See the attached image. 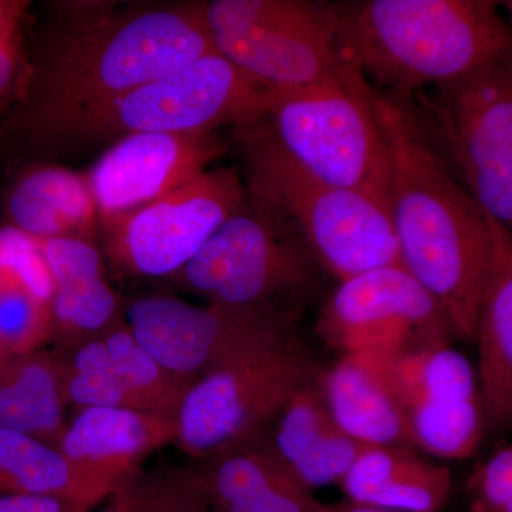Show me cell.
I'll return each instance as SVG.
<instances>
[{"instance_id":"cb8c5ba5","label":"cell","mask_w":512,"mask_h":512,"mask_svg":"<svg viewBox=\"0 0 512 512\" xmlns=\"http://www.w3.org/2000/svg\"><path fill=\"white\" fill-rule=\"evenodd\" d=\"M64 366L59 350H37L0 363V429L60 448L66 430Z\"/></svg>"},{"instance_id":"8992f818","label":"cell","mask_w":512,"mask_h":512,"mask_svg":"<svg viewBox=\"0 0 512 512\" xmlns=\"http://www.w3.org/2000/svg\"><path fill=\"white\" fill-rule=\"evenodd\" d=\"M373 96L363 73L348 63L312 86L272 90L262 119L279 147L313 178L389 204V147Z\"/></svg>"},{"instance_id":"52a82bcc","label":"cell","mask_w":512,"mask_h":512,"mask_svg":"<svg viewBox=\"0 0 512 512\" xmlns=\"http://www.w3.org/2000/svg\"><path fill=\"white\" fill-rule=\"evenodd\" d=\"M320 271L293 229L256 205L245 204L167 279L208 305L301 315L318 291Z\"/></svg>"},{"instance_id":"30bf717a","label":"cell","mask_w":512,"mask_h":512,"mask_svg":"<svg viewBox=\"0 0 512 512\" xmlns=\"http://www.w3.org/2000/svg\"><path fill=\"white\" fill-rule=\"evenodd\" d=\"M316 330L340 356L387 360L456 338L443 306L402 265L340 281Z\"/></svg>"},{"instance_id":"603a6c76","label":"cell","mask_w":512,"mask_h":512,"mask_svg":"<svg viewBox=\"0 0 512 512\" xmlns=\"http://www.w3.org/2000/svg\"><path fill=\"white\" fill-rule=\"evenodd\" d=\"M348 501L394 512H440L453 491L447 464L407 447H370L338 484Z\"/></svg>"},{"instance_id":"6da1fadb","label":"cell","mask_w":512,"mask_h":512,"mask_svg":"<svg viewBox=\"0 0 512 512\" xmlns=\"http://www.w3.org/2000/svg\"><path fill=\"white\" fill-rule=\"evenodd\" d=\"M214 52L197 3L64 8L29 50L22 94L0 117V147L19 158L62 121Z\"/></svg>"},{"instance_id":"e0dca14e","label":"cell","mask_w":512,"mask_h":512,"mask_svg":"<svg viewBox=\"0 0 512 512\" xmlns=\"http://www.w3.org/2000/svg\"><path fill=\"white\" fill-rule=\"evenodd\" d=\"M195 467L212 512H322L271 446L268 431Z\"/></svg>"},{"instance_id":"8fae6325","label":"cell","mask_w":512,"mask_h":512,"mask_svg":"<svg viewBox=\"0 0 512 512\" xmlns=\"http://www.w3.org/2000/svg\"><path fill=\"white\" fill-rule=\"evenodd\" d=\"M245 204L247 195L234 171H205L160 200L101 221L100 237L110 261L124 274L170 278Z\"/></svg>"},{"instance_id":"83f0119b","label":"cell","mask_w":512,"mask_h":512,"mask_svg":"<svg viewBox=\"0 0 512 512\" xmlns=\"http://www.w3.org/2000/svg\"><path fill=\"white\" fill-rule=\"evenodd\" d=\"M53 340L52 306L0 278V363L30 355Z\"/></svg>"},{"instance_id":"44dd1931","label":"cell","mask_w":512,"mask_h":512,"mask_svg":"<svg viewBox=\"0 0 512 512\" xmlns=\"http://www.w3.org/2000/svg\"><path fill=\"white\" fill-rule=\"evenodd\" d=\"M493 259L476 340L478 386L487 434H512V231L493 217Z\"/></svg>"},{"instance_id":"5b68a950","label":"cell","mask_w":512,"mask_h":512,"mask_svg":"<svg viewBox=\"0 0 512 512\" xmlns=\"http://www.w3.org/2000/svg\"><path fill=\"white\" fill-rule=\"evenodd\" d=\"M269 101L271 89L214 52L62 121L33 141L20 160L36 163L79 147H110L136 134L237 128L262 119Z\"/></svg>"},{"instance_id":"d4e9b609","label":"cell","mask_w":512,"mask_h":512,"mask_svg":"<svg viewBox=\"0 0 512 512\" xmlns=\"http://www.w3.org/2000/svg\"><path fill=\"white\" fill-rule=\"evenodd\" d=\"M0 494L46 495L90 510L113 493L73 466L59 447L0 429Z\"/></svg>"},{"instance_id":"f546056e","label":"cell","mask_w":512,"mask_h":512,"mask_svg":"<svg viewBox=\"0 0 512 512\" xmlns=\"http://www.w3.org/2000/svg\"><path fill=\"white\" fill-rule=\"evenodd\" d=\"M467 495L470 512H512V441L473 468Z\"/></svg>"},{"instance_id":"484cf974","label":"cell","mask_w":512,"mask_h":512,"mask_svg":"<svg viewBox=\"0 0 512 512\" xmlns=\"http://www.w3.org/2000/svg\"><path fill=\"white\" fill-rule=\"evenodd\" d=\"M110 379L123 396L126 409L177 421L188 390L197 379L175 375L138 345L126 322L103 335Z\"/></svg>"},{"instance_id":"4316f807","label":"cell","mask_w":512,"mask_h":512,"mask_svg":"<svg viewBox=\"0 0 512 512\" xmlns=\"http://www.w3.org/2000/svg\"><path fill=\"white\" fill-rule=\"evenodd\" d=\"M99 512H212L195 467L138 471Z\"/></svg>"},{"instance_id":"277c9868","label":"cell","mask_w":512,"mask_h":512,"mask_svg":"<svg viewBox=\"0 0 512 512\" xmlns=\"http://www.w3.org/2000/svg\"><path fill=\"white\" fill-rule=\"evenodd\" d=\"M235 131L252 204L293 229L323 271L340 282L402 265L387 202L313 178L279 147L264 119Z\"/></svg>"},{"instance_id":"7a4b0ae2","label":"cell","mask_w":512,"mask_h":512,"mask_svg":"<svg viewBox=\"0 0 512 512\" xmlns=\"http://www.w3.org/2000/svg\"><path fill=\"white\" fill-rule=\"evenodd\" d=\"M390 154V217L400 262L474 343L493 259L490 220L448 174L399 96H373Z\"/></svg>"},{"instance_id":"2e32d148","label":"cell","mask_w":512,"mask_h":512,"mask_svg":"<svg viewBox=\"0 0 512 512\" xmlns=\"http://www.w3.org/2000/svg\"><path fill=\"white\" fill-rule=\"evenodd\" d=\"M177 439V421L136 410L84 407L67 423L60 450L73 466L109 488L141 470L144 458Z\"/></svg>"},{"instance_id":"836d02e7","label":"cell","mask_w":512,"mask_h":512,"mask_svg":"<svg viewBox=\"0 0 512 512\" xmlns=\"http://www.w3.org/2000/svg\"><path fill=\"white\" fill-rule=\"evenodd\" d=\"M322 512H394L387 510H380V508L366 507V505H359L352 503V501H340L335 504H323Z\"/></svg>"},{"instance_id":"5bb4252c","label":"cell","mask_w":512,"mask_h":512,"mask_svg":"<svg viewBox=\"0 0 512 512\" xmlns=\"http://www.w3.org/2000/svg\"><path fill=\"white\" fill-rule=\"evenodd\" d=\"M413 448L439 461L467 460L485 436L476 366L451 343L387 360Z\"/></svg>"},{"instance_id":"d6986e66","label":"cell","mask_w":512,"mask_h":512,"mask_svg":"<svg viewBox=\"0 0 512 512\" xmlns=\"http://www.w3.org/2000/svg\"><path fill=\"white\" fill-rule=\"evenodd\" d=\"M315 380L330 416L352 439L370 447L413 448L387 359L340 356L320 367Z\"/></svg>"},{"instance_id":"f1b7e54d","label":"cell","mask_w":512,"mask_h":512,"mask_svg":"<svg viewBox=\"0 0 512 512\" xmlns=\"http://www.w3.org/2000/svg\"><path fill=\"white\" fill-rule=\"evenodd\" d=\"M0 278L16 282L52 306L55 281L39 239L8 224L0 225Z\"/></svg>"},{"instance_id":"ffe728a7","label":"cell","mask_w":512,"mask_h":512,"mask_svg":"<svg viewBox=\"0 0 512 512\" xmlns=\"http://www.w3.org/2000/svg\"><path fill=\"white\" fill-rule=\"evenodd\" d=\"M3 224L37 239L94 242L101 232L99 207L87 175L47 161L26 164L2 198Z\"/></svg>"},{"instance_id":"9a60e30c","label":"cell","mask_w":512,"mask_h":512,"mask_svg":"<svg viewBox=\"0 0 512 512\" xmlns=\"http://www.w3.org/2000/svg\"><path fill=\"white\" fill-rule=\"evenodd\" d=\"M220 156L214 133H146L117 141L87 173L101 221L184 187Z\"/></svg>"},{"instance_id":"ba28073f","label":"cell","mask_w":512,"mask_h":512,"mask_svg":"<svg viewBox=\"0 0 512 512\" xmlns=\"http://www.w3.org/2000/svg\"><path fill=\"white\" fill-rule=\"evenodd\" d=\"M200 6L215 50L268 89L312 86L349 63L328 3L215 0Z\"/></svg>"},{"instance_id":"4dcf8cb0","label":"cell","mask_w":512,"mask_h":512,"mask_svg":"<svg viewBox=\"0 0 512 512\" xmlns=\"http://www.w3.org/2000/svg\"><path fill=\"white\" fill-rule=\"evenodd\" d=\"M28 67L29 50L23 29L0 43V117L19 100Z\"/></svg>"},{"instance_id":"d6a6232c","label":"cell","mask_w":512,"mask_h":512,"mask_svg":"<svg viewBox=\"0 0 512 512\" xmlns=\"http://www.w3.org/2000/svg\"><path fill=\"white\" fill-rule=\"evenodd\" d=\"M29 6L25 0H0V43L25 29Z\"/></svg>"},{"instance_id":"7c38bea8","label":"cell","mask_w":512,"mask_h":512,"mask_svg":"<svg viewBox=\"0 0 512 512\" xmlns=\"http://www.w3.org/2000/svg\"><path fill=\"white\" fill-rule=\"evenodd\" d=\"M299 316L195 306L164 295L124 305V322L138 345L175 375L197 380L255 350L296 338Z\"/></svg>"},{"instance_id":"e575fe53","label":"cell","mask_w":512,"mask_h":512,"mask_svg":"<svg viewBox=\"0 0 512 512\" xmlns=\"http://www.w3.org/2000/svg\"><path fill=\"white\" fill-rule=\"evenodd\" d=\"M504 5H505V8L510 10V13H511V16H512V0H510V2H505Z\"/></svg>"},{"instance_id":"7402d4cb","label":"cell","mask_w":512,"mask_h":512,"mask_svg":"<svg viewBox=\"0 0 512 512\" xmlns=\"http://www.w3.org/2000/svg\"><path fill=\"white\" fill-rule=\"evenodd\" d=\"M315 379L293 393L268 430L276 454L312 493L316 488L339 484L367 447L335 423Z\"/></svg>"},{"instance_id":"ac0fdd59","label":"cell","mask_w":512,"mask_h":512,"mask_svg":"<svg viewBox=\"0 0 512 512\" xmlns=\"http://www.w3.org/2000/svg\"><path fill=\"white\" fill-rule=\"evenodd\" d=\"M55 281L53 340L69 350L99 338L124 320V305L104 276L103 256L94 242L39 239Z\"/></svg>"},{"instance_id":"1f68e13d","label":"cell","mask_w":512,"mask_h":512,"mask_svg":"<svg viewBox=\"0 0 512 512\" xmlns=\"http://www.w3.org/2000/svg\"><path fill=\"white\" fill-rule=\"evenodd\" d=\"M84 505L46 495L0 494V512H89Z\"/></svg>"},{"instance_id":"9c48e42d","label":"cell","mask_w":512,"mask_h":512,"mask_svg":"<svg viewBox=\"0 0 512 512\" xmlns=\"http://www.w3.org/2000/svg\"><path fill=\"white\" fill-rule=\"evenodd\" d=\"M319 369L296 336L212 370L188 390L175 444L202 461L261 436Z\"/></svg>"},{"instance_id":"3957f363","label":"cell","mask_w":512,"mask_h":512,"mask_svg":"<svg viewBox=\"0 0 512 512\" xmlns=\"http://www.w3.org/2000/svg\"><path fill=\"white\" fill-rule=\"evenodd\" d=\"M490 0L328 3L346 62L399 93L446 84L512 49Z\"/></svg>"},{"instance_id":"4fadbf2b","label":"cell","mask_w":512,"mask_h":512,"mask_svg":"<svg viewBox=\"0 0 512 512\" xmlns=\"http://www.w3.org/2000/svg\"><path fill=\"white\" fill-rule=\"evenodd\" d=\"M440 89L441 126L470 194L512 228V49Z\"/></svg>"}]
</instances>
